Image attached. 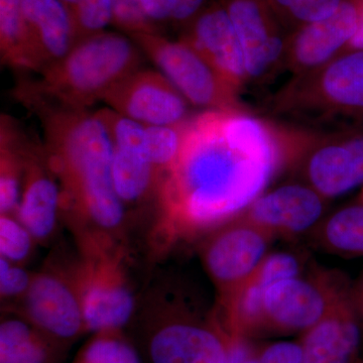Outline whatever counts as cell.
<instances>
[{
  "instance_id": "cell-12",
  "label": "cell",
  "mask_w": 363,
  "mask_h": 363,
  "mask_svg": "<svg viewBox=\"0 0 363 363\" xmlns=\"http://www.w3.org/2000/svg\"><path fill=\"white\" fill-rule=\"evenodd\" d=\"M327 201L307 184L292 182L267 189L241 215L272 236L289 238L309 233L319 225Z\"/></svg>"
},
{
  "instance_id": "cell-21",
  "label": "cell",
  "mask_w": 363,
  "mask_h": 363,
  "mask_svg": "<svg viewBox=\"0 0 363 363\" xmlns=\"http://www.w3.org/2000/svg\"><path fill=\"white\" fill-rule=\"evenodd\" d=\"M318 240L326 250L342 257H363V204L333 212L317 226Z\"/></svg>"
},
{
  "instance_id": "cell-22",
  "label": "cell",
  "mask_w": 363,
  "mask_h": 363,
  "mask_svg": "<svg viewBox=\"0 0 363 363\" xmlns=\"http://www.w3.org/2000/svg\"><path fill=\"white\" fill-rule=\"evenodd\" d=\"M0 52L1 63L18 73H28L23 0H0Z\"/></svg>"
},
{
  "instance_id": "cell-6",
  "label": "cell",
  "mask_w": 363,
  "mask_h": 363,
  "mask_svg": "<svg viewBox=\"0 0 363 363\" xmlns=\"http://www.w3.org/2000/svg\"><path fill=\"white\" fill-rule=\"evenodd\" d=\"M130 38L189 104L206 111L245 109L240 91L183 40H169L160 33H138Z\"/></svg>"
},
{
  "instance_id": "cell-42",
  "label": "cell",
  "mask_w": 363,
  "mask_h": 363,
  "mask_svg": "<svg viewBox=\"0 0 363 363\" xmlns=\"http://www.w3.org/2000/svg\"><path fill=\"white\" fill-rule=\"evenodd\" d=\"M360 203H362V204H363V188H362V195H360Z\"/></svg>"
},
{
  "instance_id": "cell-17",
  "label": "cell",
  "mask_w": 363,
  "mask_h": 363,
  "mask_svg": "<svg viewBox=\"0 0 363 363\" xmlns=\"http://www.w3.org/2000/svg\"><path fill=\"white\" fill-rule=\"evenodd\" d=\"M26 307L33 321L56 337H74L84 322L77 298L65 284L52 277H39L30 283Z\"/></svg>"
},
{
  "instance_id": "cell-3",
  "label": "cell",
  "mask_w": 363,
  "mask_h": 363,
  "mask_svg": "<svg viewBox=\"0 0 363 363\" xmlns=\"http://www.w3.org/2000/svg\"><path fill=\"white\" fill-rule=\"evenodd\" d=\"M143 52L131 38L105 32L79 40L39 77L18 82L35 94L73 109H90L126 76L142 68Z\"/></svg>"
},
{
  "instance_id": "cell-26",
  "label": "cell",
  "mask_w": 363,
  "mask_h": 363,
  "mask_svg": "<svg viewBox=\"0 0 363 363\" xmlns=\"http://www.w3.org/2000/svg\"><path fill=\"white\" fill-rule=\"evenodd\" d=\"M0 210L2 215H6L20 206L21 195H23L21 177L25 169V162L21 150L11 140L0 142Z\"/></svg>"
},
{
  "instance_id": "cell-37",
  "label": "cell",
  "mask_w": 363,
  "mask_h": 363,
  "mask_svg": "<svg viewBox=\"0 0 363 363\" xmlns=\"http://www.w3.org/2000/svg\"><path fill=\"white\" fill-rule=\"evenodd\" d=\"M355 1L358 9L357 30L343 52L363 51V0H355Z\"/></svg>"
},
{
  "instance_id": "cell-18",
  "label": "cell",
  "mask_w": 363,
  "mask_h": 363,
  "mask_svg": "<svg viewBox=\"0 0 363 363\" xmlns=\"http://www.w3.org/2000/svg\"><path fill=\"white\" fill-rule=\"evenodd\" d=\"M228 348L204 327L173 323L152 336L150 353L154 363H226Z\"/></svg>"
},
{
  "instance_id": "cell-8",
  "label": "cell",
  "mask_w": 363,
  "mask_h": 363,
  "mask_svg": "<svg viewBox=\"0 0 363 363\" xmlns=\"http://www.w3.org/2000/svg\"><path fill=\"white\" fill-rule=\"evenodd\" d=\"M243 52L248 78L264 82L284 69L289 33L269 0H221Z\"/></svg>"
},
{
  "instance_id": "cell-14",
  "label": "cell",
  "mask_w": 363,
  "mask_h": 363,
  "mask_svg": "<svg viewBox=\"0 0 363 363\" xmlns=\"http://www.w3.org/2000/svg\"><path fill=\"white\" fill-rule=\"evenodd\" d=\"M23 16L33 73L63 59L77 43L70 11L60 0H23Z\"/></svg>"
},
{
  "instance_id": "cell-31",
  "label": "cell",
  "mask_w": 363,
  "mask_h": 363,
  "mask_svg": "<svg viewBox=\"0 0 363 363\" xmlns=\"http://www.w3.org/2000/svg\"><path fill=\"white\" fill-rule=\"evenodd\" d=\"M83 363H142L136 351L121 340L100 338L85 350Z\"/></svg>"
},
{
  "instance_id": "cell-27",
  "label": "cell",
  "mask_w": 363,
  "mask_h": 363,
  "mask_svg": "<svg viewBox=\"0 0 363 363\" xmlns=\"http://www.w3.org/2000/svg\"><path fill=\"white\" fill-rule=\"evenodd\" d=\"M70 13L77 43L104 33L107 26L113 25L111 0H81Z\"/></svg>"
},
{
  "instance_id": "cell-36",
  "label": "cell",
  "mask_w": 363,
  "mask_h": 363,
  "mask_svg": "<svg viewBox=\"0 0 363 363\" xmlns=\"http://www.w3.org/2000/svg\"><path fill=\"white\" fill-rule=\"evenodd\" d=\"M143 11L155 26L169 23L175 9L176 0H140Z\"/></svg>"
},
{
  "instance_id": "cell-19",
  "label": "cell",
  "mask_w": 363,
  "mask_h": 363,
  "mask_svg": "<svg viewBox=\"0 0 363 363\" xmlns=\"http://www.w3.org/2000/svg\"><path fill=\"white\" fill-rule=\"evenodd\" d=\"M81 306L86 326L92 331H105L128 323L135 301L123 286L95 285L86 291Z\"/></svg>"
},
{
  "instance_id": "cell-10",
  "label": "cell",
  "mask_w": 363,
  "mask_h": 363,
  "mask_svg": "<svg viewBox=\"0 0 363 363\" xmlns=\"http://www.w3.org/2000/svg\"><path fill=\"white\" fill-rule=\"evenodd\" d=\"M227 223L208 243L204 259L208 272L228 297L257 271L274 236L242 215Z\"/></svg>"
},
{
  "instance_id": "cell-40",
  "label": "cell",
  "mask_w": 363,
  "mask_h": 363,
  "mask_svg": "<svg viewBox=\"0 0 363 363\" xmlns=\"http://www.w3.org/2000/svg\"><path fill=\"white\" fill-rule=\"evenodd\" d=\"M60 1L62 2V4H64L67 7V9H69V11H71L72 9H74L79 2L81 1V0H60Z\"/></svg>"
},
{
  "instance_id": "cell-32",
  "label": "cell",
  "mask_w": 363,
  "mask_h": 363,
  "mask_svg": "<svg viewBox=\"0 0 363 363\" xmlns=\"http://www.w3.org/2000/svg\"><path fill=\"white\" fill-rule=\"evenodd\" d=\"M302 264L293 253L278 252L267 253L255 274L269 286L276 281L301 276Z\"/></svg>"
},
{
  "instance_id": "cell-28",
  "label": "cell",
  "mask_w": 363,
  "mask_h": 363,
  "mask_svg": "<svg viewBox=\"0 0 363 363\" xmlns=\"http://www.w3.org/2000/svg\"><path fill=\"white\" fill-rule=\"evenodd\" d=\"M108 131L112 143L117 149L133 150L143 156L145 124L138 123L113 109L102 108L95 111Z\"/></svg>"
},
{
  "instance_id": "cell-9",
  "label": "cell",
  "mask_w": 363,
  "mask_h": 363,
  "mask_svg": "<svg viewBox=\"0 0 363 363\" xmlns=\"http://www.w3.org/2000/svg\"><path fill=\"white\" fill-rule=\"evenodd\" d=\"M104 102L145 125H172L190 118L186 98L162 72L152 69L140 68L126 76Z\"/></svg>"
},
{
  "instance_id": "cell-33",
  "label": "cell",
  "mask_w": 363,
  "mask_h": 363,
  "mask_svg": "<svg viewBox=\"0 0 363 363\" xmlns=\"http://www.w3.org/2000/svg\"><path fill=\"white\" fill-rule=\"evenodd\" d=\"M30 278L20 267H11L7 259H0V291L2 295L14 296L30 288Z\"/></svg>"
},
{
  "instance_id": "cell-5",
  "label": "cell",
  "mask_w": 363,
  "mask_h": 363,
  "mask_svg": "<svg viewBox=\"0 0 363 363\" xmlns=\"http://www.w3.org/2000/svg\"><path fill=\"white\" fill-rule=\"evenodd\" d=\"M274 123L284 169L325 199L340 197L363 184V133L338 128L317 130Z\"/></svg>"
},
{
  "instance_id": "cell-34",
  "label": "cell",
  "mask_w": 363,
  "mask_h": 363,
  "mask_svg": "<svg viewBox=\"0 0 363 363\" xmlns=\"http://www.w3.org/2000/svg\"><path fill=\"white\" fill-rule=\"evenodd\" d=\"M259 359L262 363H305L302 345L294 342L272 344Z\"/></svg>"
},
{
  "instance_id": "cell-4",
  "label": "cell",
  "mask_w": 363,
  "mask_h": 363,
  "mask_svg": "<svg viewBox=\"0 0 363 363\" xmlns=\"http://www.w3.org/2000/svg\"><path fill=\"white\" fill-rule=\"evenodd\" d=\"M272 113L286 124L330 130L346 117L363 116V51L339 55L293 76L276 93Z\"/></svg>"
},
{
  "instance_id": "cell-23",
  "label": "cell",
  "mask_w": 363,
  "mask_h": 363,
  "mask_svg": "<svg viewBox=\"0 0 363 363\" xmlns=\"http://www.w3.org/2000/svg\"><path fill=\"white\" fill-rule=\"evenodd\" d=\"M186 121L172 125H147L145 128L143 157L162 174H167V177L180 156Z\"/></svg>"
},
{
  "instance_id": "cell-16",
  "label": "cell",
  "mask_w": 363,
  "mask_h": 363,
  "mask_svg": "<svg viewBox=\"0 0 363 363\" xmlns=\"http://www.w3.org/2000/svg\"><path fill=\"white\" fill-rule=\"evenodd\" d=\"M362 335L351 286L328 314L306 334L302 345L305 363H353Z\"/></svg>"
},
{
  "instance_id": "cell-11",
  "label": "cell",
  "mask_w": 363,
  "mask_h": 363,
  "mask_svg": "<svg viewBox=\"0 0 363 363\" xmlns=\"http://www.w3.org/2000/svg\"><path fill=\"white\" fill-rule=\"evenodd\" d=\"M182 30L179 40L190 45L235 89L240 92L250 82L242 45L221 2L205 7Z\"/></svg>"
},
{
  "instance_id": "cell-29",
  "label": "cell",
  "mask_w": 363,
  "mask_h": 363,
  "mask_svg": "<svg viewBox=\"0 0 363 363\" xmlns=\"http://www.w3.org/2000/svg\"><path fill=\"white\" fill-rule=\"evenodd\" d=\"M113 9V25L130 37L138 33H160L143 13L140 0H111Z\"/></svg>"
},
{
  "instance_id": "cell-25",
  "label": "cell",
  "mask_w": 363,
  "mask_h": 363,
  "mask_svg": "<svg viewBox=\"0 0 363 363\" xmlns=\"http://www.w3.org/2000/svg\"><path fill=\"white\" fill-rule=\"evenodd\" d=\"M343 0H269L286 33L327 18Z\"/></svg>"
},
{
  "instance_id": "cell-15",
  "label": "cell",
  "mask_w": 363,
  "mask_h": 363,
  "mask_svg": "<svg viewBox=\"0 0 363 363\" xmlns=\"http://www.w3.org/2000/svg\"><path fill=\"white\" fill-rule=\"evenodd\" d=\"M23 130L21 136L26 184L21 195L18 215L21 224L33 238H47L56 224L61 205V190L47 171L45 145Z\"/></svg>"
},
{
  "instance_id": "cell-20",
  "label": "cell",
  "mask_w": 363,
  "mask_h": 363,
  "mask_svg": "<svg viewBox=\"0 0 363 363\" xmlns=\"http://www.w3.org/2000/svg\"><path fill=\"white\" fill-rule=\"evenodd\" d=\"M147 160L130 150H114L112 182L117 196L123 203L138 202L152 192L166 178Z\"/></svg>"
},
{
  "instance_id": "cell-30",
  "label": "cell",
  "mask_w": 363,
  "mask_h": 363,
  "mask_svg": "<svg viewBox=\"0 0 363 363\" xmlns=\"http://www.w3.org/2000/svg\"><path fill=\"white\" fill-rule=\"evenodd\" d=\"M30 233L6 215L0 218V252L4 259L21 262L30 250Z\"/></svg>"
},
{
  "instance_id": "cell-13",
  "label": "cell",
  "mask_w": 363,
  "mask_h": 363,
  "mask_svg": "<svg viewBox=\"0 0 363 363\" xmlns=\"http://www.w3.org/2000/svg\"><path fill=\"white\" fill-rule=\"evenodd\" d=\"M358 26L355 0H343L330 16L289 35L284 69L293 76L325 65L342 54Z\"/></svg>"
},
{
  "instance_id": "cell-7",
  "label": "cell",
  "mask_w": 363,
  "mask_h": 363,
  "mask_svg": "<svg viewBox=\"0 0 363 363\" xmlns=\"http://www.w3.org/2000/svg\"><path fill=\"white\" fill-rule=\"evenodd\" d=\"M352 284L343 276L293 277L267 286L264 324L284 330H309L332 309Z\"/></svg>"
},
{
  "instance_id": "cell-24",
  "label": "cell",
  "mask_w": 363,
  "mask_h": 363,
  "mask_svg": "<svg viewBox=\"0 0 363 363\" xmlns=\"http://www.w3.org/2000/svg\"><path fill=\"white\" fill-rule=\"evenodd\" d=\"M44 348L30 327L20 320L0 326V363H45Z\"/></svg>"
},
{
  "instance_id": "cell-41",
  "label": "cell",
  "mask_w": 363,
  "mask_h": 363,
  "mask_svg": "<svg viewBox=\"0 0 363 363\" xmlns=\"http://www.w3.org/2000/svg\"><path fill=\"white\" fill-rule=\"evenodd\" d=\"M243 363H262V362H260V359H255V358H247Z\"/></svg>"
},
{
  "instance_id": "cell-39",
  "label": "cell",
  "mask_w": 363,
  "mask_h": 363,
  "mask_svg": "<svg viewBox=\"0 0 363 363\" xmlns=\"http://www.w3.org/2000/svg\"><path fill=\"white\" fill-rule=\"evenodd\" d=\"M352 297L363 330V281L359 279L352 284Z\"/></svg>"
},
{
  "instance_id": "cell-2",
  "label": "cell",
  "mask_w": 363,
  "mask_h": 363,
  "mask_svg": "<svg viewBox=\"0 0 363 363\" xmlns=\"http://www.w3.org/2000/svg\"><path fill=\"white\" fill-rule=\"evenodd\" d=\"M13 95L39 119L48 162L67 195L98 225H119L124 206L112 182L116 147L97 114L62 106L18 83Z\"/></svg>"
},
{
  "instance_id": "cell-35",
  "label": "cell",
  "mask_w": 363,
  "mask_h": 363,
  "mask_svg": "<svg viewBox=\"0 0 363 363\" xmlns=\"http://www.w3.org/2000/svg\"><path fill=\"white\" fill-rule=\"evenodd\" d=\"M206 2L207 0H176L169 23L183 30L206 7Z\"/></svg>"
},
{
  "instance_id": "cell-1",
  "label": "cell",
  "mask_w": 363,
  "mask_h": 363,
  "mask_svg": "<svg viewBox=\"0 0 363 363\" xmlns=\"http://www.w3.org/2000/svg\"><path fill=\"white\" fill-rule=\"evenodd\" d=\"M283 169L274 123L245 109L205 111L186 121L162 194L186 225H217L242 214Z\"/></svg>"
},
{
  "instance_id": "cell-38",
  "label": "cell",
  "mask_w": 363,
  "mask_h": 363,
  "mask_svg": "<svg viewBox=\"0 0 363 363\" xmlns=\"http://www.w3.org/2000/svg\"><path fill=\"white\" fill-rule=\"evenodd\" d=\"M248 358V351L242 343L236 342L228 348L226 363H243Z\"/></svg>"
}]
</instances>
